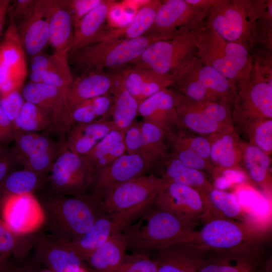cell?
Segmentation results:
<instances>
[{
	"label": "cell",
	"instance_id": "cell-42",
	"mask_svg": "<svg viewBox=\"0 0 272 272\" xmlns=\"http://www.w3.org/2000/svg\"><path fill=\"white\" fill-rule=\"evenodd\" d=\"M15 131L37 132L51 128L49 117L37 105L25 101L14 122Z\"/></svg>",
	"mask_w": 272,
	"mask_h": 272
},
{
	"label": "cell",
	"instance_id": "cell-46",
	"mask_svg": "<svg viewBox=\"0 0 272 272\" xmlns=\"http://www.w3.org/2000/svg\"><path fill=\"white\" fill-rule=\"evenodd\" d=\"M125 133L114 130L101 140L89 152L83 155L88 163L96 171L100 162L114 146L124 139Z\"/></svg>",
	"mask_w": 272,
	"mask_h": 272
},
{
	"label": "cell",
	"instance_id": "cell-31",
	"mask_svg": "<svg viewBox=\"0 0 272 272\" xmlns=\"http://www.w3.org/2000/svg\"><path fill=\"white\" fill-rule=\"evenodd\" d=\"M240 168L249 179L264 190L271 187L270 156L259 148L240 139Z\"/></svg>",
	"mask_w": 272,
	"mask_h": 272
},
{
	"label": "cell",
	"instance_id": "cell-41",
	"mask_svg": "<svg viewBox=\"0 0 272 272\" xmlns=\"http://www.w3.org/2000/svg\"><path fill=\"white\" fill-rule=\"evenodd\" d=\"M74 80L69 60V51L56 53L49 56L48 69L42 82L60 89H68Z\"/></svg>",
	"mask_w": 272,
	"mask_h": 272
},
{
	"label": "cell",
	"instance_id": "cell-7",
	"mask_svg": "<svg viewBox=\"0 0 272 272\" xmlns=\"http://www.w3.org/2000/svg\"><path fill=\"white\" fill-rule=\"evenodd\" d=\"M174 86L178 93L190 100L231 106L239 90L233 82L197 57L175 76Z\"/></svg>",
	"mask_w": 272,
	"mask_h": 272
},
{
	"label": "cell",
	"instance_id": "cell-47",
	"mask_svg": "<svg viewBox=\"0 0 272 272\" xmlns=\"http://www.w3.org/2000/svg\"><path fill=\"white\" fill-rule=\"evenodd\" d=\"M116 272H157V267L150 256L131 252L125 254Z\"/></svg>",
	"mask_w": 272,
	"mask_h": 272
},
{
	"label": "cell",
	"instance_id": "cell-54",
	"mask_svg": "<svg viewBox=\"0 0 272 272\" xmlns=\"http://www.w3.org/2000/svg\"><path fill=\"white\" fill-rule=\"evenodd\" d=\"M15 130L0 104V145L14 141Z\"/></svg>",
	"mask_w": 272,
	"mask_h": 272
},
{
	"label": "cell",
	"instance_id": "cell-20",
	"mask_svg": "<svg viewBox=\"0 0 272 272\" xmlns=\"http://www.w3.org/2000/svg\"><path fill=\"white\" fill-rule=\"evenodd\" d=\"M150 170L141 157L124 154L96 171L91 192L100 198L114 187L145 175Z\"/></svg>",
	"mask_w": 272,
	"mask_h": 272
},
{
	"label": "cell",
	"instance_id": "cell-23",
	"mask_svg": "<svg viewBox=\"0 0 272 272\" xmlns=\"http://www.w3.org/2000/svg\"><path fill=\"white\" fill-rule=\"evenodd\" d=\"M33 247L35 260L53 272H76L82 260L50 235L37 234Z\"/></svg>",
	"mask_w": 272,
	"mask_h": 272
},
{
	"label": "cell",
	"instance_id": "cell-62",
	"mask_svg": "<svg viewBox=\"0 0 272 272\" xmlns=\"http://www.w3.org/2000/svg\"><path fill=\"white\" fill-rule=\"evenodd\" d=\"M76 272H87V271L83 266L81 267L79 269H78L77 271H76Z\"/></svg>",
	"mask_w": 272,
	"mask_h": 272
},
{
	"label": "cell",
	"instance_id": "cell-50",
	"mask_svg": "<svg viewBox=\"0 0 272 272\" xmlns=\"http://www.w3.org/2000/svg\"><path fill=\"white\" fill-rule=\"evenodd\" d=\"M102 1L103 0H65L66 6L71 14L74 26Z\"/></svg>",
	"mask_w": 272,
	"mask_h": 272
},
{
	"label": "cell",
	"instance_id": "cell-56",
	"mask_svg": "<svg viewBox=\"0 0 272 272\" xmlns=\"http://www.w3.org/2000/svg\"><path fill=\"white\" fill-rule=\"evenodd\" d=\"M13 159L12 156L7 154L0 155V184L8 175Z\"/></svg>",
	"mask_w": 272,
	"mask_h": 272
},
{
	"label": "cell",
	"instance_id": "cell-1",
	"mask_svg": "<svg viewBox=\"0 0 272 272\" xmlns=\"http://www.w3.org/2000/svg\"><path fill=\"white\" fill-rule=\"evenodd\" d=\"M193 228L152 202L121 232L126 250L151 256L171 245L192 241Z\"/></svg>",
	"mask_w": 272,
	"mask_h": 272
},
{
	"label": "cell",
	"instance_id": "cell-8",
	"mask_svg": "<svg viewBox=\"0 0 272 272\" xmlns=\"http://www.w3.org/2000/svg\"><path fill=\"white\" fill-rule=\"evenodd\" d=\"M200 29L153 42L132 62V66L175 77L197 57Z\"/></svg>",
	"mask_w": 272,
	"mask_h": 272
},
{
	"label": "cell",
	"instance_id": "cell-21",
	"mask_svg": "<svg viewBox=\"0 0 272 272\" xmlns=\"http://www.w3.org/2000/svg\"><path fill=\"white\" fill-rule=\"evenodd\" d=\"M53 0L36 1L25 19L17 27L22 47L28 54L34 56L49 41L48 17Z\"/></svg>",
	"mask_w": 272,
	"mask_h": 272
},
{
	"label": "cell",
	"instance_id": "cell-49",
	"mask_svg": "<svg viewBox=\"0 0 272 272\" xmlns=\"http://www.w3.org/2000/svg\"><path fill=\"white\" fill-rule=\"evenodd\" d=\"M124 141L127 154L138 155L142 157L143 137L141 122H134L127 128L124 134Z\"/></svg>",
	"mask_w": 272,
	"mask_h": 272
},
{
	"label": "cell",
	"instance_id": "cell-61",
	"mask_svg": "<svg viewBox=\"0 0 272 272\" xmlns=\"http://www.w3.org/2000/svg\"><path fill=\"white\" fill-rule=\"evenodd\" d=\"M9 272H25L23 266H13Z\"/></svg>",
	"mask_w": 272,
	"mask_h": 272
},
{
	"label": "cell",
	"instance_id": "cell-40",
	"mask_svg": "<svg viewBox=\"0 0 272 272\" xmlns=\"http://www.w3.org/2000/svg\"><path fill=\"white\" fill-rule=\"evenodd\" d=\"M45 177L24 169L7 175L1 183L4 195L33 193L42 184Z\"/></svg>",
	"mask_w": 272,
	"mask_h": 272
},
{
	"label": "cell",
	"instance_id": "cell-12",
	"mask_svg": "<svg viewBox=\"0 0 272 272\" xmlns=\"http://www.w3.org/2000/svg\"><path fill=\"white\" fill-rule=\"evenodd\" d=\"M169 181L153 174L120 184L101 198L102 213L114 215L151 205Z\"/></svg>",
	"mask_w": 272,
	"mask_h": 272
},
{
	"label": "cell",
	"instance_id": "cell-45",
	"mask_svg": "<svg viewBox=\"0 0 272 272\" xmlns=\"http://www.w3.org/2000/svg\"><path fill=\"white\" fill-rule=\"evenodd\" d=\"M245 140L269 156L272 153V119L259 121L247 129Z\"/></svg>",
	"mask_w": 272,
	"mask_h": 272
},
{
	"label": "cell",
	"instance_id": "cell-39",
	"mask_svg": "<svg viewBox=\"0 0 272 272\" xmlns=\"http://www.w3.org/2000/svg\"><path fill=\"white\" fill-rule=\"evenodd\" d=\"M37 234L30 236L18 235L0 220V255L7 259L13 255L17 260H22L33 247Z\"/></svg>",
	"mask_w": 272,
	"mask_h": 272
},
{
	"label": "cell",
	"instance_id": "cell-53",
	"mask_svg": "<svg viewBox=\"0 0 272 272\" xmlns=\"http://www.w3.org/2000/svg\"><path fill=\"white\" fill-rule=\"evenodd\" d=\"M91 104L96 118H108L110 115L112 98L110 94L102 95L91 99Z\"/></svg>",
	"mask_w": 272,
	"mask_h": 272
},
{
	"label": "cell",
	"instance_id": "cell-58",
	"mask_svg": "<svg viewBox=\"0 0 272 272\" xmlns=\"http://www.w3.org/2000/svg\"><path fill=\"white\" fill-rule=\"evenodd\" d=\"M25 272H53L45 266L37 262L35 259L29 262L24 266Z\"/></svg>",
	"mask_w": 272,
	"mask_h": 272
},
{
	"label": "cell",
	"instance_id": "cell-34",
	"mask_svg": "<svg viewBox=\"0 0 272 272\" xmlns=\"http://www.w3.org/2000/svg\"><path fill=\"white\" fill-rule=\"evenodd\" d=\"M113 231L112 215L102 213L89 231L77 240L63 242L55 239L73 251L82 261H86L93 253L107 241L113 234Z\"/></svg>",
	"mask_w": 272,
	"mask_h": 272
},
{
	"label": "cell",
	"instance_id": "cell-3",
	"mask_svg": "<svg viewBox=\"0 0 272 272\" xmlns=\"http://www.w3.org/2000/svg\"><path fill=\"white\" fill-rule=\"evenodd\" d=\"M271 6V0H219L209 10L204 24L225 40L245 46L251 53L257 21Z\"/></svg>",
	"mask_w": 272,
	"mask_h": 272
},
{
	"label": "cell",
	"instance_id": "cell-32",
	"mask_svg": "<svg viewBox=\"0 0 272 272\" xmlns=\"http://www.w3.org/2000/svg\"><path fill=\"white\" fill-rule=\"evenodd\" d=\"M112 73L114 82L109 92L112 98L110 115L117 128L125 133L134 122L139 105L123 85L119 70Z\"/></svg>",
	"mask_w": 272,
	"mask_h": 272
},
{
	"label": "cell",
	"instance_id": "cell-60",
	"mask_svg": "<svg viewBox=\"0 0 272 272\" xmlns=\"http://www.w3.org/2000/svg\"><path fill=\"white\" fill-rule=\"evenodd\" d=\"M13 266L0 255V272H9Z\"/></svg>",
	"mask_w": 272,
	"mask_h": 272
},
{
	"label": "cell",
	"instance_id": "cell-38",
	"mask_svg": "<svg viewBox=\"0 0 272 272\" xmlns=\"http://www.w3.org/2000/svg\"><path fill=\"white\" fill-rule=\"evenodd\" d=\"M208 217L242 220L244 213L235 195L214 188L208 195Z\"/></svg>",
	"mask_w": 272,
	"mask_h": 272
},
{
	"label": "cell",
	"instance_id": "cell-5",
	"mask_svg": "<svg viewBox=\"0 0 272 272\" xmlns=\"http://www.w3.org/2000/svg\"><path fill=\"white\" fill-rule=\"evenodd\" d=\"M163 40L155 35L132 38L105 39L69 54V62L82 73L117 70L136 59L153 42Z\"/></svg>",
	"mask_w": 272,
	"mask_h": 272
},
{
	"label": "cell",
	"instance_id": "cell-4",
	"mask_svg": "<svg viewBox=\"0 0 272 272\" xmlns=\"http://www.w3.org/2000/svg\"><path fill=\"white\" fill-rule=\"evenodd\" d=\"M197 55L205 64L233 82L239 89L248 80L254 64L253 56L245 46L225 40L205 24L199 31Z\"/></svg>",
	"mask_w": 272,
	"mask_h": 272
},
{
	"label": "cell",
	"instance_id": "cell-22",
	"mask_svg": "<svg viewBox=\"0 0 272 272\" xmlns=\"http://www.w3.org/2000/svg\"><path fill=\"white\" fill-rule=\"evenodd\" d=\"M205 253V249L192 241L171 245L150 257L157 272H197Z\"/></svg>",
	"mask_w": 272,
	"mask_h": 272
},
{
	"label": "cell",
	"instance_id": "cell-25",
	"mask_svg": "<svg viewBox=\"0 0 272 272\" xmlns=\"http://www.w3.org/2000/svg\"><path fill=\"white\" fill-rule=\"evenodd\" d=\"M119 72L125 88L139 105L148 97L175 84L174 76L159 75L144 68L124 67Z\"/></svg>",
	"mask_w": 272,
	"mask_h": 272
},
{
	"label": "cell",
	"instance_id": "cell-37",
	"mask_svg": "<svg viewBox=\"0 0 272 272\" xmlns=\"http://www.w3.org/2000/svg\"><path fill=\"white\" fill-rule=\"evenodd\" d=\"M143 137L142 158L151 170L169 154L166 131L151 123L141 122Z\"/></svg>",
	"mask_w": 272,
	"mask_h": 272
},
{
	"label": "cell",
	"instance_id": "cell-16",
	"mask_svg": "<svg viewBox=\"0 0 272 272\" xmlns=\"http://www.w3.org/2000/svg\"><path fill=\"white\" fill-rule=\"evenodd\" d=\"M2 214L5 224L21 236L36 234L46 224L42 205L33 193L5 195Z\"/></svg>",
	"mask_w": 272,
	"mask_h": 272
},
{
	"label": "cell",
	"instance_id": "cell-30",
	"mask_svg": "<svg viewBox=\"0 0 272 272\" xmlns=\"http://www.w3.org/2000/svg\"><path fill=\"white\" fill-rule=\"evenodd\" d=\"M114 130L119 129L113 121L108 118H101L88 123H77L66 133V145L71 151L85 155Z\"/></svg>",
	"mask_w": 272,
	"mask_h": 272
},
{
	"label": "cell",
	"instance_id": "cell-6",
	"mask_svg": "<svg viewBox=\"0 0 272 272\" xmlns=\"http://www.w3.org/2000/svg\"><path fill=\"white\" fill-rule=\"evenodd\" d=\"M231 116L235 131L244 139L251 125L272 119V77L264 75L255 61L248 80L234 99Z\"/></svg>",
	"mask_w": 272,
	"mask_h": 272
},
{
	"label": "cell",
	"instance_id": "cell-51",
	"mask_svg": "<svg viewBox=\"0 0 272 272\" xmlns=\"http://www.w3.org/2000/svg\"><path fill=\"white\" fill-rule=\"evenodd\" d=\"M74 123H88L96 118L93 110L91 100H85L72 109Z\"/></svg>",
	"mask_w": 272,
	"mask_h": 272
},
{
	"label": "cell",
	"instance_id": "cell-48",
	"mask_svg": "<svg viewBox=\"0 0 272 272\" xmlns=\"http://www.w3.org/2000/svg\"><path fill=\"white\" fill-rule=\"evenodd\" d=\"M24 100L18 90L13 91L0 97L1 106L13 125L25 102Z\"/></svg>",
	"mask_w": 272,
	"mask_h": 272
},
{
	"label": "cell",
	"instance_id": "cell-57",
	"mask_svg": "<svg viewBox=\"0 0 272 272\" xmlns=\"http://www.w3.org/2000/svg\"><path fill=\"white\" fill-rule=\"evenodd\" d=\"M185 1L195 8L209 11L218 3L219 0H185Z\"/></svg>",
	"mask_w": 272,
	"mask_h": 272
},
{
	"label": "cell",
	"instance_id": "cell-26",
	"mask_svg": "<svg viewBox=\"0 0 272 272\" xmlns=\"http://www.w3.org/2000/svg\"><path fill=\"white\" fill-rule=\"evenodd\" d=\"M138 114L144 122L165 131L172 130L177 121L174 91L166 88L145 99L139 105Z\"/></svg>",
	"mask_w": 272,
	"mask_h": 272
},
{
	"label": "cell",
	"instance_id": "cell-33",
	"mask_svg": "<svg viewBox=\"0 0 272 272\" xmlns=\"http://www.w3.org/2000/svg\"><path fill=\"white\" fill-rule=\"evenodd\" d=\"M48 23V43L55 52H69L73 41L74 26L65 0H53Z\"/></svg>",
	"mask_w": 272,
	"mask_h": 272
},
{
	"label": "cell",
	"instance_id": "cell-13",
	"mask_svg": "<svg viewBox=\"0 0 272 272\" xmlns=\"http://www.w3.org/2000/svg\"><path fill=\"white\" fill-rule=\"evenodd\" d=\"M209 11L195 8L185 0H165L159 8L153 25L146 35H155L163 40L200 29Z\"/></svg>",
	"mask_w": 272,
	"mask_h": 272
},
{
	"label": "cell",
	"instance_id": "cell-17",
	"mask_svg": "<svg viewBox=\"0 0 272 272\" xmlns=\"http://www.w3.org/2000/svg\"><path fill=\"white\" fill-rule=\"evenodd\" d=\"M14 141L16 148L12 157L22 162L24 169L44 177L50 173L59 144L46 135L22 130L15 131Z\"/></svg>",
	"mask_w": 272,
	"mask_h": 272
},
{
	"label": "cell",
	"instance_id": "cell-55",
	"mask_svg": "<svg viewBox=\"0 0 272 272\" xmlns=\"http://www.w3.org/2000/svg\"><path fill=\"white\" fill-rule=\"evenodd\" d=\"M33 0H18L15 1L14 10L12 13V21H21L20 23L29 13L35 4Z\"/></svg>",
	"mask_w": 272,
	"mask_h": 272
},
{
	"label": "cell",
	"instance_id": "cell-27",
	"mask_svg": "<svg viewBox=\"0 0 272 272\" xmlns=\"http://www.w3.org/2000/svg\"><path fill=\"white\" fill-rule=\"evenodd\" d=\"M210 142V160L215 179L225 171L241 172L240 137L235 129L207 137Z\"/></svg>",
	"mask_w": 272,
	"mask_h": 272
},
{
	"label": "cell",
	"instance_id": "cell-19",
	"mask_svg": "<svg viewBox=\"0 0 272 272\" xmlns=\"http://www.w3.org/2000/svg\"><path fill=\"white\" fill-rule=\"evenodd\" d=\"M24 50L12 23L0 44V88L19 90L27 75Z\"/></svg>",
	"mask_w": 272,
	"mask_h": 272
},
{
	"label": "cell",
	"instance_id": "cell-59",
	"mask_svg": "<svg viewBox=\"0 0 272 272\" xmlns=\"http://www.w3.org/2000/svg\"><path fill=\"white\" fill-rule=\"evenodd\" d=\"M10 3V1L8 0H0V36L5 24L6 15Z\"/></svg>",
	"mask_w": 272,
	"mask_h": 272
},
{
	"label": "cell",
	"instance_id": "cell-11",
	"mask_svg": "<svg viewBox=\"0 0 272 272\" xmlns=\"http://www.w3.org/2000/svg\"><path fill=\"white\" fill-rule=\"evenodd\" d=\"M206 221L193 240L204 249L230 250L262 241L260 230L246 222L221 217Z\"/></svg>",
	"mask_w": 272,
	"mask_h": 272
},
{
	"label": "cell",
	"instance_id": "cell-15",
	"mask_svg": "<svg viewBox=\"0 0 272 272\" xmlns=\"http://www.w3.org/2000/svg\"><path fill=\"white\" fill-rule=\"evenodd\" d=\"M261 242L224 251L205 250L197 272H270V261L264 262Z\"/></svg>",
	"mask_w": 272,
	"mask_h": 272
},
{
	"label": "cell",
	"instance_id": "cell-36",
	"mask_svg": "<svg viewBox=\"0 0 272 272\" xmlns=\"http://www.w3.org/2000/svg\"><path fill=\"white\" fill-rule=\"evenodd\" d=\"M161 3L160 0L147 1L137 11L129 24L123 28L105 30L100 41L114 38L132 39L145 35L153 25Z\"/></svg>",
	"mask_w": 272,
	"mask_h": 272
},
{
	"label": "cell",
	"instance_id": "cell-10",
	"mask_svg": "<svg viewBox=\"0 0 272 272\" xmlns=\"http://www.w3.org/2000/svg\"><path fill=\"white\" fill-rule=\"evenodd\" d=\"M57 155L50 173V186L54 194L77 196L89 193L96 171L82 155L71 151L62 137Z\"/></svg>",
	"mask_w": 272,
	"mask_h": 272
},
{
	"label": "cell",
	"instance_id": "cell-18",
	"mask_svg": "<svg viewBox=\"0 0 272 272\" xmlns=\"http://www.w3.org/2000/svg\"><path fill=\"white\" fill-rule=\"evenodd\" d=\"M153 203L192 227L199 219L205 218L206 208L200 194L186 185L169 181Z\"/></svg>",
	"mask_w": 272,
	"mask_h": 272
},
{
	"label": "cell",
	"instance_id": "cell-24",
	"mask_svg": "<svg viewBox=\"0 0 272 272\" xmlns=\"http://www.w3.org/2000/svg\"><path fill=\"white\" fill-rule=\"evenodd\" d=\"M154 169L157 176L195 189L202 198L205 206L207 205L209 193L214 187L203 172L186 166L170 153Z\"/></svg>",
	"mask_w": 272,
	"mask_h": 272
},
{
	"label": "cell",
	"instance_id": "cell-9",
	"mask_svg": "<svg viewBox=\"0 0 272 272\" xmlns=\"http://www.w3.org/2000/svg\"><path fill=\"white\" fill-rule=\"evenodd\" d=\"M174 91L177 128L206 137L235 129L231 105L191 100Z\"/></svg>",
	"mask_w": 272,
	"mask_h": 272
},
{
	"label": "cell",
	"instance_id": "cell-52",
	"mask_svg": "<svg viewBox=\"0 0 272 272\" xmlns=\"http://www.w3.org/2000/svg\"><path fill=\"white\" fill-rule=\"evenodd\" d=\"M49 56L41 53L33 56L31 64L30 78L31 82H42L44 75L49 65Z\"/></svg>",
	"mask_w": 272,
	"mask_h": 272
},
{
	"label": "cell",
	"instance_id": "cell-35",
	"mask_svg": "<svg viewBox=\"0 0 272 272\" xmlns=\"http://www.w3.org/2000/svg\"><path fill=\"white\" fill-rule=\"evenodd\" d=\"M126 250V240L121 232L112 234L86 261L92 272H116Z\"/></svg>",
	"mask_w": 272,
	"mask_h": 272
},
{
	"label": "cell",
	"instance_id": "cell-43",
	"mask_svg": "<svg viewBox=\"0 0 272 272\" xmlns=\"http://www.w3.org/2000/svg\"><path fill=\"white\" fill-rule=\"evenodd\" d=\"M166 135L168 141L189 149L202 158L211 162V146L207 137L176 127L166 131Z\"/></svg>",
	"mask_w": 272,
	"mask_h": 272
},
{
	"label": "cell",
	"instance_id": "cell-28",
	"mask_svg": "<svg viewBox=\"0 0 272 272\" xmlns=\"http://www.w3.org/2000/svg\"><path fill=\"white\" fill-rule=\"evenodd\" d=\"M116 1L103 0L84 16L74 26L72 43L69 54L98 42L105 31L104 25Z\"/></svg>",
	"mask_w": 272,
	"mask_h": 272
},
{
	"label": "cell",
	"instance_id": "cell-2",
	"mask_svg": "<svg viewBox=\"0 0 272 272\" xmlns=\"http://www.w3.org/2000/svg\"><path fill=\"white\" fill-rule=\"evenodd\" d=\"M41 205L50 235L63 242L80 238L102 214L101 198L91 192L77 196L53 193Z\"/></svg>",
	"mask_w": 272,
	"mask_h": 272
},
{
	"label": "cell",
	"instance_id": "cell-14",
	"mask_svg": "<svg viewBox=\"0 0 272 272\" xmlns=\"http://www.w3.org/2000/svg\"><path fill=\"white\" fill-rule=\"evenodd\" d=\"M67 90L43 82H31L22 92L26 101L37 105L46 114L51 121V129L62 137L75 124L67 101Z\"/></svg>",
	"mask_w": 272,
	"mask_h": 272
},
{
	"label": "cell",
	"instance_id": "cell-44",
	"mask_svg": "<svg viewBox=\"0 0 272 272\" xmlns=\"http://www.w3.org/2000/svg\"><path fill=\"white\" fill-rule=\"evenodd\" d=\"M169 152L187 167L200 171L214 178L215 169L210 162L202 158L189 149L167 140Z\"/></svg>",
	"mask_w": 272,
	"mask_h": 272
},
{
	"label": "cell",
	"instance_id": "cell-29",
	"mask_svg": "<svg viewBox=\"0 0 272 272\" xmlns=\"http://www.w3.org/2000/svg\"><path fill=\"white\" fill-rule=\"evenodd\" d=\"M114 82L113 73L93 71L82 73L74 80L67 92V101L72 111L81 102L109 93Z\"/></svg>",
	"mask_w": 272,
	"mask_h": 272
}]
</instances>
